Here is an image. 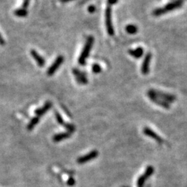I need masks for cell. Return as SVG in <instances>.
Here are the masks:
<instances>
[{"label":"cell","instance_id":"1","mask_svg":"<svg viewBox=\"0 0 187 187\" xmlns=\"http://www.w3.org/2000/svg\"><path fill=\"white\" fill-rule=\"evenodd\" d=\"M184 1L185 0H175L174 1L170 2V3L168 4L167 5L164 6V7L155 9L153 11V15L154 16H160L162 15L168 13V12L172 11V10L180 8L183 5Z\"/></svg>","mask_w":187,"mask_h":187},{"label":"cell","instance_id":"2","mask_svg":"<svg viewBox=\"0 0 187 187\" xmlns=\"http://www.w3.org/2000/svg\"><path fill=\"white\" fill-rule=\"evenodd\" d=\"M94 42V39L92 36H89L87 38L86 43L84 46L82 52H81L80 57L78 58V62L80 65H85L86 64V60L87 58L89 57V53H90L91 49L92 48Z\"/></svg>","mask_w":187,"mask_h":187},{"label":"cell","instance_id":"3","mask_svg":"<svg viewBox=\"0 0 187 187\" xmlns=\"http://www.w3.org/2000/svg\"><path fill=\"white\" fill-rule=\"evenodd\" d=\"M112 4H108L105 9V25L108 34L110 36H113L114 34V27L112 20Z\"/></svg>","mask_w":187,"mask_h":187},{"label":"cell","instance_id":"4","mask_svg":"<svg viewBox=\"0 0 187 187\" xmlns=\"http://www.w3.org/2000/svg\"><path fill=\"white\" fill-rule=\"evenodd\" d=\"M64 62V57L62 56H58L57 58L55 60V61L53 62V63L50 66V67L47 70V75L49 76H53L55 74L56 71L58 69V68L60 67V65H62V64Z\"/></svg>","mask_w":187,"mask_h":187},{"label":"cell","instance_id":"5","mask_svg":"<svg viewBox=\"0 0 187 187\" xmlns=\"http://www.w3.org/2000/svg\"><path fill=\"white\" fill-rule=\"evenodd\" d=\"M152 94H153L154 95L159 98V99L163 100V101L166 102H174L176 100V97L174 95L169 94H166L161 91L155 90V89H150L149 90Z\"/></svg>","mask_w":187,"mask_h":187},{"label":"cell","instance_id":"6","mask_svg":"<svg viewBox=\"0 0 187 187\" xmlns=\"http://www.w3.org/2000/svg\"><path fill=\"white\" fill-rule=\"evenodd\" d=\"M154 172V168L152 166H148L145 170V173H143L142 175L139 177V178L137 180V187H143V184L145 182V180L153 175Z\"/></svg>","mask_w":187,"mask_h":187},{"label":"cell","instance_id":"7","mask_svg":"<svg viewBox=\"0 0 187 187\" xmlns=\"http://www.w3.org/2000/svg\"><path fill=\"white\" fill-rule=\"evenodd\" d=\"M98 155H99V152H98L96 150H94L90 152V153L88 154H87V155H85L84 156H81V157L78 158V159H77V162H78V164H85L87 163V161H91V160L96 158L98 157Z\"/></svg>","mask_w":187,"mask_h":187},{"label":"cell","instance_id":"8","mask_svg":"<svg viewBox=\"0 0 187 187\" xmlns=\"http://www.w3.org/2000/svg\"><path fill=\"white\" fill-rule=\"evenodd\" d=\"M147 94H148V96L149 99H150L152 101L154 102V103L157 104V105H159V106H161V107L166 108V109H169L170 108L169 104H168L167 102H166V101H163V100L159 99V98L154 95L153 94H152L150 91H148Z\"/></svg>","mask_w":187,"mask_h":187},{"label":"cell","instance_id":"9","mask_svg":"<svg viewBox=\"0 0 187 187\" xmlns=\"http://www.w3.org/2000/svg\"><path fill=\"white\" fill-rule=\"evenodd\" d=\"M152 58V54L151 53H148L146 54L145 56L143 62L141 66V72L143 75H147L149 73L150 71V64Z\"/></svg>","mask_w":187,"mask_h":187},{"label":"cell","instance_id":"10","mask_svg":"<svg viewBox=\"0 0 187 187\" xmlns=\"http://www.w3.org/2000/svg\"><path fill=\"white\" fill-rule=\"evenodd\" d=\"M143 134H144L145 135H146V136L155 139V140L159 143H162L164 142L163 139H162L161 137H160L159 135H158L157 133H155V132H154L153 130H152L150 128L145 127V128H143Z\"/></svg>","mask_w":187,"mask_h":187},{"label":"cell","instance_id":"11","mask_svg":"<svg viewBox=\"0 0 187 187\" xmlns=\"http://www.w3.org/2000/svg\"><path fill=\"white\" fill-rule=\"evenodd\" d=\"M73 74H74V76L76 77V80L80 83V84H87V78L86 75L85 73H83L80 71L78 69L74 68L73 69Z\"/></svg>","mask_w":187,"mask_h":187},{"label":"cell","instance_id":"12","mask_svg":"<svg viewBox=\"0 0 187 187\" xmlns=\"http://www.w3.org/2000/svg\"><path fill=\"white\" fill-rule=\"evenodd\" d=\"M31 55L32 56L33 59L35 60L37 65L39 66H43L45 64V60L42 57V56L37 53V52L34 49L31 50Z\"/></svg>","mask_w":187,"mask_h":187},{"label":"cell","instance_id":"13","mask_svg":"<svg viewBox=\"0 0 187 187\" xmlns=\"http://www.w3.org/2000/svg\"><path fill=\"white\" fill-rule=\"evenodd\" d=\"M52 107V103L50 101H47L46 103L42 107L38 108V109H36L35 110V114H36L37 116L38 117H40V116H43L44 114H46L48 110H50Z\"/></svg>","mask_w":187,"mask_h":187},{"label":"cell","instance_id":"14","mask_svg":"<svg viewBox=\"0 0 187 187\" xmlns=\"http://www.w3.org/2000/svg\"><path fill=\"white\" fill-rule=\"evenodd\" d=\"M71 135H72L71 134V133H69V132L58 133V134H56L53 137V141L56 143L60 142V141L64 140V139L69 138V137H71Z\"/></svg>","mask_w":187,"mask_h":187},{"label":"cell","instance_id":"15","mask_svg":"<svg viewBox=\"0 0 187 187\" xmlns=\"http://www.w3.org/2000/svg\"><path fill=\"white\" fill-rule=\"evenodd\" d=\"M129 53L135 58H140L143 54V49L141 47H139L134 50H129Z\"/></svg>","mask_w":187,"mask_h":187},{"label":"cell","instance_id":"16","mask_svg":"<svg viewBox=\"0 0 187 187\" xmlns=\"http://www.w3.org/2000/svg\"><path fill=\"white\" fill-rule=\"evenodd\" d=\"M39 121V117H38V116H37L31 118L30 122H29V123L28 124V126H27V130H28V131L32 130L33 129L35 128V126L38 123Z\"/></svg>","mask_w":187,"mask_h":187},{"label":"cell","instance_id":"17","mask_svg":"<svg viewBox=\"0 0 187 187\" xmlns=\"http://www.w3.org/2000/svg\"><path fill=\"white\" fill-rule=\"evenodd\" d=\"M15 15L20 17V18H24V17H26L27 15H28V11H27L26 9H24V8H20V9H17L14 11Z\"/></svg>","mask_w":187,"mask_h":187},{"label":"cell","instance_id":"18","mask_svg":"<svg viewBox=\"0 0 187 187\" xmlns=\"http://www.w3.org/2000/svg\"><path fill=\"white\" fill-rule=\"evenodd\" d=\"M126 32L129 33V34H135L137 31H138V29H137V27L135 26V25L133 24H130L128 25L126 27Z\"/></svg>","mask_w":187,"mask_h":187},{"label":"cell","instance_id":"19","mask_svg":"<svg viewBox=\"0 0 187 187\" xmlns=\"http://www.w3.org/2000/svg\"><path fill=\"white\" fill-rule=\"evenodd\" d=\"M55 116H56V121H57V122L59 123L60 125H61V126H64V125H65L66 123L64 121L63 118H62V116L60 115V114L58 112V111H55Z\"/></svg>","mask_w":187,"mask_h":187},{"label":"cell","instance_id":"20","mask_svg":"<svg viewBox=\"0 0 187 187\" xmlns=\"http://www.w3.org/2000/svg\"><path fill=\"white\" fill-rule=\"evenodd\" d=\"M64 128H65L67 131L69 133L72 134V132H74L75 130H76V127H75L73 124H70V123H65V125L64 126Z\"/></svg>","mask_w":187,"mask_h":187},{"label":"cell","instance_id":"21","mask_svg":"<svg viewBox=\"0 0 187 187\" xmlns=\"http://www.w3.org/2000/svg\"><path fill=\"white\" fill-rule=\"evenodd\" d=\"M92 72L94 74H99L101 72V67L99 64H94L92 65Z\"/></svg>","mask_w":187,"mask_h":187},{"label":"cell","instance_id":"22","mask_svg":"<svg viewBox=\"0 0 187 187\" xmlns=\"http://www.w3.org/2000/svg\"><path fill=\"white\" fill-rule=\"evenodd\" d=\"M66 184H67L68 186H74L75 184H76V181L73 178H69L68 179V180L66 181Z\"/></svg>","mask_w":187,"mask_h":187},{"label":"cell","instance_id":"23","mask_svg":"<svg viewBox=\"0 0 187 187\" xmlns=\"http://www.w3.org/2000/svg\"><path fill=\"white\" fill-rule=\"evenodd\" d=\"M29 3H30V0H24L22 4V8L26 9V8L28 6Z\"/></svg>","mask_w":187,"mask_h":187},{"label":"cell","instance_id":"24","mask_svg":"<svg viewBox=\"0 0 187 187\" xmlns=\"http://www.w3.org/2000/svg\"><path fill=\"white\" fill-rule=\"evenodd\" d=\"M96 10V7L94 6L91 5V6H89L88 7V11L90 12V13H94V12H95Z\"/></svg>","mask_w":187,"mask_h":187},{"label":"cell","instance_id":"25","mask_svg":"<svg viewBox=\"0 0 187 187\" xmlns=\"http://www.w3.org/2000/svg\"><path fill=\"white\" fill-rule=\"evenodd\" d=\"M118 0H107V3L112 4V5H114L116 3H117Z\"/></svg>","mask_w":187,"mask_h":187},{"label":"cell","instance_id":"26","mask_svg":"<svg viewBox=\"0 0 187 187\" xmlns=\"http://www.w3.org/2000/svg\"><path fill=\"white\" fill-rule=\"evenodd\" d=\"M0 45H5V41H4L3 37L1 36V34H0Z\"/></svg>","mask_w":187,"mask_h":187},{"label":"cell","instance_id":"27","mask_svg":"<svg viewBox=\"0 0 187 187\" xmlns=\"http://www.w3.org/2000/svg\"><path fill=\"white\" fill-rule=\"evenodd\" d=\"M60 1H61L62 3H66V2H69L70 1H72V0H60Z\"/></svg>","mask_w":187,"mask_h":187}]
</instances>
